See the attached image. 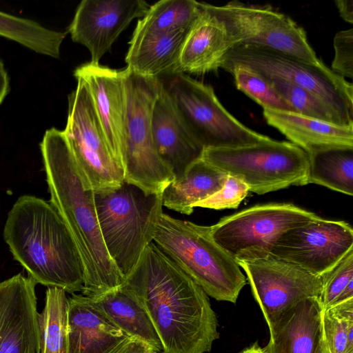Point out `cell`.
Wrapping results in <instances>:
<instances>
[{"label":"cell","instance_id":"d590c367","mask_svg":"<svg viewBox=\"0 0 353 353\" xmlns=\"http://www.w3.org/2000/svg\"><path fill=\"white\" fill-rule=\"evenodd\" d=\"M334 3L343 20L350 23H353V1L336 0Z\"/></svg>","mask_w":353,"mask_h":353},{"label":"cell","instance_id":"4316f807","mask_svg":"<svg viewBox=\"0 0 353 353\" xmlns=\"http://www.w3.org/2000/svg\"><path fill=\"white\" fill-rule=\"evenodd\" d=\"M202 10L194 0H162L150 6L138 21L132 38L162 35L191 28Z\"/></svg>","mask_w":353,"mask_h":353},{"label":"cell","instance_id":"6da1fadb","mask_svg":"<svg viewBox=\"0 0 353 353\" xmlns=\"http://www.w3.org/2000/svg\"><path fill=\"white\" fill-rule=\"evenodd\" d=\"M147 310L163 353H208L219 337L203 290L152 242L125 279Z\"/></svg>","mask_w":353,"mask_h":353},{"label":"cell","instance_id":"1f68e13d","mask_svg":"<svg viewBox=\"0 0 353 353\" xmlns=\"http://www.w3.org/2000/svg\"><path fill=\"white\" fill-rule=\"evenodd\" d=\"M270 81L279 93L293 108L294 112L307 117L345 125L336 113L323 101L310 91L281 80Z\"/></svg>","mask_w":353,"mask_h":353},{"label":"cell","instance_id":"d4e9b609","mask_svg":"<svg viewBox=\"0 0 353 353\" xmlns=\"http://www.w3.org/2000/svg\"><path fill=\"white\" fill-rule=\"evenodd\" d=\"M227 176V174L201 157L165 188L162 192L163 206L190 215L196 203L222 188Z\"/></svg>","mask_w":353,"mask_h":353},{"label":"cell","instance_id":"7402d4cb","mask_svg":"<svg viewBox=\"0 0 353 353\" xmlns=\"http://www.w3.org/2000/svg\"><path fill=\"white\" fill-rule=\"evenodd\" d=\"M267 123L307 153L332 146L353 147V125H342L290 112L263 109Z\"/></svg>","mask_w":353,"mask_h":353},{"label":"cell","instance_id":"ab89813d","mask_svg":"<svg viewBox=\"0 0 353 353\" xmlns=\"http://www.w3.org/2000/svg\"><path fill=\"white\" fill-rule=\"evenodd\" d=\"M315 353H330L325 340L323 331Z\"/></svg>","mask_w":353,"mask_h":353},{"label":"cell","instance_id":"8d00e7d4","mask_svg":"<svg viewBox=\"0 0 353 353\" xmlns=\"http://www.w3.org/2000/svg\"><path fill=\"white\" fill-rule=\"evenodd\" d=\"M9 91V78L4 68L0 70V104Z\"/></svg>","mask_w":353,"mask_h":353},{"label":"cell","instance_id":"603a6c76","mask_svg":"<svg viewBox=\"0 0 353 353\" xmlns=\"http://www.w3.org/2000/svg\"><path fill=\"white\" fill-rule=\"evenodd\" d=\"M189 30L162 35L131 38L125 57L127 68L149 77L181 73L180 57Z\"/></svg>","mask_w":353,"mask_h":353},{"label":"cell","instance_id":"277c9868","mask_svg":"<svg viewBox=\"0 0 353 353\" xmlns=\"http://www.w3.org/2000/svg\"><path fill=\"white\" fill-rule=\"evenodd\" d=\"M152 242L208 296L236 302L246 277L235 259L214 240L210 226L163 213Z\"/></svg>","mask_w":353,"mask_h":353},{"label":"cell","instance_id":"9c48e42d","mask_svg":"<svg viewBox=\"0 0 353 353\" xmlns=\"http://www.w3.org/2000/svg\"><path fill=\"white\" fill-rule=\"evenodd\" d=\"M163 85L183 123L203 149L239 148L272 139L244 125L222 105L212 86L185 73L169 77Z\"/></svg>","mask_w":353,"mask_h":353},{"label":"cell","instance_id":"74e56055","mask_svg":"<svg viewBox=\"0 0 353 353\" xmlns=\"http://www.w3.org/2000/svg\"><path fill=\"white\" fill-rule=\"evenodd\" d=\"M353 299V280L351 281L336 299L333 305ZM332 305V306H333Z\"/></svg>","mask_w":353,"mask_h":353},{"label":"cell","instance_id":"484cf974","mask_svg":"<svg viewBox=\"0 0 353 353\" xmlns=\"http://www.w3.org/2000/svg\"><path fill=\"white\" fill-rule=\"evenodd\" d=\"M307 154V184L353 195V147L332 146Z\"/></svg>","mask_w":353,"mask_h":353},{"label":"cell","instance_id":"44dd1931","mask_svg":"<svg viewBox=\"0 0 353 353\" xmlns=\"http://www.w3.org/2000/svg\"><path fill=\"white\" fill-rule=\"evenodd\" d=\"M323 310L319 297L292 306L269 329L268 353H315L323 334Z\"/></svg>","mask_w":353,"mask_h":353},{"label":"cell","instance_id":"83f0119b","mask_svg":"<svg viewBox=\"0 0 353 353\" xmlns=\"http://www.w3.org/2000/svg\"><path fill=\"white\" fill-rule=\"evenodd\" d=\"M58 288H48L45 305L38 314L40 353H65L68 296Z\"/></svg>","mask_w":353,"mask_h":353},{"label":"cell","instance_id":"836d02e7","mask_svg":"<svg viewBox=\"0 0 353 353\" xmlns=\"http://www.w3.org/2000/svg\"><path fill=\"white\" fill-rule=\"evenodd\" d=\"M248 187L239 179L228 175L222 188L208 199L196 203L194 208L214 210L236 208L246 197Z\"/></svg>","mask_w":353,"mask_h":353},{"label":"cell","instance_id":"f1b7e54d","mask_svg":"<svg viewBox=\"0 0 353 353\" xmlns=\"http://www.w3.org/2000/svg\"><path fill=\"white\" fill-rule=\"evenodd\" d=\"M0 35L41 54L58 59L65 32L0 11Z\"/></svg>","mask_w":353,"mask_h":353},{"label":"cell","instance_id":"f546056e","mask_svg":"<svg viewBox=\"0 0 353 353\" xmlns=\"http://www.w3.org/2000/svg\"><path fill=\"white\" fill-rule=\"evenodd\" d=\"M322 324L330 353H353V299L324 310Z\"/></svg>","mask_w":353,"mask_h":353},{"label":"cell","instance_id":"7c38bea8","mask_svg":"<svg viewBox=\"0 0 353 353\" xmlns=\"http://www.w3.org/2000/svg\"><path fill=\"white\" fill-rule=\"evenodd\" d=\"M205 4L223 23L234 46H261L312 63L322 62L309 44L304 29L270 6L250 5L239 1L219 6Z\"/></svg>","mask_w":353,"mask_h":353},{"label":"cell","instance_id":"e0dca14e","mask_svg":"<svg viewBox=\"0 0 353 353\" xmlns=\"http://www.w3.org/2000/svg\"><path fill=\"white\" fill-rule=\"evenodd\" d=\"M74 75L85 82L110 150L123 168L126 121L123 70L90 61L77 68Z\"/></svg>","mask_w":353,"mask_h":353},{"label":"cell","instance_id":"e575fe53","mask_svg":"<svg viewBox=\"0 0 353 353\" xmlns=\"http://www.w3.org/2000/svg\"><path fill=\"white\" fill-rule=\"evenodd\" d=\"M332 70L342 77L353 78V28L338 32L334 38Z\"/></svg>","mask_w":353,"mask_h":353},{"label":"cell","instance_id":"9a60e30c","mask_svg":"<svg viewBox=\"0 0 353 353\" xmlns=\"http://www.w3.org/2000/svg\"><path fill=\"white\" fill-rule=\"evenodd\" d=\"M149 7L143 0H83L68 32L88 49L90 62L99 63L131 21L143 17Z\"/></svg>","mask_w":353,"mask_h":353},{"label":"cell","instance_id":"d6a6232c","mask_svg":"<svg viewBox=\"0 0 353 353\" xmlns=\"http://www.w3.org/2000/svg\"><path fill=\"white\" fill-rule=\"evenodd\" d=\"M321 276L322 285L319 299L323 308L331 307L336 299L353 280V250Z\"/></svg>","mask_w":353,"mask_h":353},{"label":"cell","instance_id":"5bb4252c","mask_svg":"<svg viewBox=\"0 0 353 353\" xmlns=\"http://www.w3.org/2000/svg\"><path fill=\"white\" fill-rule=\"evenodd\" d=\"M353 250V230L343 221L316 216L285 232L270 255L322 276Z\"/></svg>","mask_w":353,"mask_h":353},{"label":"cell","instance_id":"8992f818","mask_svg":"<svg viewBox=\"0 0 353 353\" xmlns=\"http://www.w3.org/2000/svg\"><path fill=\"white\" fill-rule=\"evenodd\" d=\"M126 121L123 169L124 181L147 194H161L174 179L171 168L159 155L151 130V114L162 82L159 78L123 70Z\"/></svg>","mask_w":353,"mask_h":353},{"label":"cell","instance_id":"ffe728a7","mask_svg":"<svg viewBox=\"0 0 353 353\" xmlns=\"http://www.w3.org/2000/svg\"><path fill=\"white\" fill-rule=\"evenodd\" d=\"M202 10L191 27L180 57V70L202 74L216 72L234 47L223 23L201 3Z\"/></svg>","mask_w":353,"mask_h":353},{"label":"cell","instance_id":"ac0fdd59","mask_svg":"<svg viewBox=\"0 0 353 353\" xmlns=\"http://www.w3.org/2000/svg\"><path fill=\"white\" fill-rule=\"evenodd\" d=\"M128 338L92 298L68 296L65 353H111Z\"/></svg>","mask_w":353,"mask_h":353},{"label":"cell","instance_id":"8fae6325","mask_svg":"<svg viewBox=\"0 0 353 353\" xmlns=\"http://www.w3.org/2000/svg\"><path fill=\"white\" fill-rule=\"evenodd\" d=\"M317 215L292 203L256 205L210 226L214 240L236 262L265 258L286 231Z\"/></svg>","mask_w":353,"mask_h":353},{"label":"cell","instance_id":"ba28073f","mask_svg":"<svg viewBox=\"0 0 353 353\" xmlns=\"http://www.w3.org/2000/svg\"><path fill=\"white\" fill-rule=\"evenodd\" d=\"M201 158L258 194L307 185L308 155L291 142L272 139L239 148H208Z\"/></svg>","mask_w":353,"mask_h":353},{"label":"cell","instance_id":"cb8c5ba5","mask_svg":"<svg viewBox=\"0 0 353 353\" xmlns=\"http://www.w3.org/2000/svg\"><path fill=\"white\" fill-rule=\"evenodd\" d=\"M91 298L127 336L163 353L161 341L147 310L127 284Z\"/></svg>","mask_w":353,"mask_h":353},{"label":"cell","instance_id":"60d3db41","mask_svg":"<svg viewBox=\"0 0 353 353\" xmlns=\"http://www.w3.org/2000/svg\"><path fill=\"white\" fill-rule=\"evenodd\" d=\"M4 68L2 63L0 61V70Z\"/></svg>","mask_w":353,"mask_h":353},{"label":"cell","instance_id":"30bf717a","mask_svg":"<svg viewBox=\"0 0 353 353\" xmlns=\"http://www.w3.org/2000/svg\"><path fill=\"white\" fill-rule=\"evenodd\" d=\"M77 80L63 132L84 187L96 194L109 192L123 183V170L110 150L85 82Z\"/></svg>","mask_w":353,"mask_h":353},{"label":"cell","instance_id":"2e32d148","mask_svg":"<svg viewBox=\"0 0 353 353\" xmlns=\"http://www.w3.org/2000/svg\"><path fill=\"white\" fill-rule=\"evenodd\" d=\"M36 285L21 273L0 282V353H40Z\"/></svg>","mask_w":353,"mask_h":353},{"label":"cell","instance_id":"f35d334b","mask_svg":"<svg viewBox=\"0 0 353 353\" xmlns=\"http://www.w3.org/2000/svg\"><path fill=\"white\" fill-rule=\"evenodd\" d=\"M239 353H268L265 347H261L257 342L252 344L251 346L245 348Z\"/></svg>","mask_w":353,"mask_h":353},{"label":"cell","instance_id":"d6986e66","mask_svg":"<svg viewBox=\"0 0 353 353\" xmlns=\"http://www.w3.org/2000/svg\"><path fill=\"white\" fill-rule=\"evenodd\" d=\"M151 130L159 155L171 168L175 178L201 157L203 149L183 123L163 82L152 111Z\"/></svg>","mask_w":353,"mask_h":353},{"label":"cell","instance_id":"3957f363","mask_svg":"<svg viewBox=\"0 0 353 353\" xmlns=\"http://www.w3.org/2000/svg\"><path fill=\"white\" fill-rule=\"evenodd\" d=\"M3 237L14 259L37 284L81 292L83 272L75 243L50 202L20 196L6 221Z\"/></svg>","mask_w":353,"mask_h":353},{"label":"cell","instance_id":"52a82bcc","mask_svg":"<svg viewBox=\"0 0 353 353\" xmlns=\"http://www.w3.org/2000/svg\"><path fill=\"white\" fill-rule=\"evenodd\" d=\"M236 66L305 89L323 101L343 125H353V85L323 62L312 63L272 49L237 45L227 53L221 68L227 71Z\"/></svg>","mask_w":353,"mask_h":353},{"label":"cell","instance_id":"7a4b0ae2","mask_svg":"<svg viewBox=\"0 0 353 353\" xmlns=\"http://www.w3.org/2000/svg\"><path fill=\"white\" fill-rule=\"evenodd\" d=\"M50 203L75 243L83 272L81 294L95 297L122 285L125 278L109 255L99 225L94 195L78 173L63 131L47 130L40 143Z\"/></svg>","mask_w":353,"mask_h":353},{"label":"cell","instance_id":"4fadbf2b","mask_svg":"<svg viewBox=\"0 0 353 353\" xmlns=\"http://www.w3.org/2000/svg\"><path fill=\"white\" fill-rule=\"evenodd\" d=\"M237 263L246 274L269 329L300 301L320 295L321 276L292 263L270 255Z\"/></svg>","mask_w":353,"mask_h":353},{"label":"cell","instance_id":"4dcf8cb0","mask_svg":"<svg viewBox=\"0 0 353 353\" xmlns=\"http://www.w3.org/2000/svg\"><path fill=\"white\" fill-rule=\"evenodd\" d=\"M227 72L232 74L237 89L255 101L263 109L294 112L271 81L263 75L244 66L233 67Z\"/></svg>","mask_w":353,"mask_h":353},{"label":"cell","instance_id":"5b68a950","mask_svg":"<svg viewBox=\"0 0 353 353\" xmlns=\"http://www.w3.org/2000/svg\"><path fill=\"white\" fill-rule=\"evenodd\" d=\"M101 236L109 255L125 279L153 241L163 212L162 193L147 194L123 181L94 195Z\"/></svg>","mask_w":353,"mask_h":353}]
</instances>
